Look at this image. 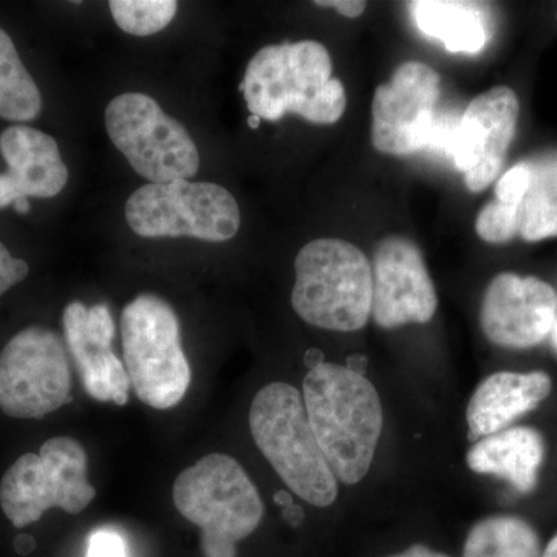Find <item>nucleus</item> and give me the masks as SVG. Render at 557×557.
<instances>
[{"instance_id":"f257e3e1","label":"nucleus","mask_w":557,"mask_h":557,"mask_svg":"<svg viewBox=\"0 0 557 557\" xmlns=\"http://www.w3.org/2000/svg\"><path fill=\"white\" fill-rule=\"evenodd\" d=\"M302 398L336 480L346 485L361 482L383 432V406L375 386L357 370L319 362L304 380Z\"/></svg>"},{"instance_id":"f03ea898","label":"nucleus","mask_w":557,"mask_h":557,"mask_svg":"<svg viewBox=\"0 0 557 557\" xmlns=\"http://www.w3.org/2000/svg\"><path fill=\"white\" fill-rule=\"evenodd\" d=\"M332 72V58L317 40L267 46L248 62L240 90L260 120L296 113L313 124H335L346 112L347 98Z\"/></svg>"},{"instance_id":"7ed1b4c3","label":"nucleus","mask_w":557,"mask_h":557,"mask_svg":"<svg viewBox=\"0 0 557 557\" xmlns=\"http://www.w3.org/2000/svg\"><path fill=\"white\" fill-rule=\"evenodd\" d=\"M249 429L260 453L307 504L325 508L338 498V480L310 426L302 394L287 383L260 388L249 409Z\"/></svg>"},{"instance_id":"20e7f679","label":"nucleus","mask_w":557,"mask_h":557,"mask_svg":"<svg viewBox=\"0 0 557 557\" xmlns=\"http://www.w3.org/2000/svg\"><path fill=\"white\" fill-rule=\"evenodd\" d=\"M172 500L183 518L200 528L205 557H236L237 544L263 518L258 487L226 454H209L180 472Z\"/></svg>"},{"instance_id":"39448f33","label":"nucleus","mask_w":557,"mask_h":557,"mask_svg":"<svg viewBox=\"0 0 557 557\" xmlns=\"http://www.w3.org/2000/svg\"><path fill=\"white\" fill-rule=\"evenodd\" d=\"M293 309L307 324L332 332H357L372 314V265L350 242L318 239L295 260Z\"/></svg>"},{"instance_id":"423d86ee","label":"nucleus","mask_w":557,"mask_h":557,"mask_svg":"<svg viewBox=\"0 0 557 557\" xmlns=\"http://www.w3.org/2000/svg\"><path fill=\"white\" fill-rule=\"evenodd\" d=\"M124 366L137 397L150 408H175L188 392L190 368L174 309L159 296L139 295L121 313Z\"/></svg>"},{"instance_id":"0eeeda50","label":"nucleus","mask_w":557,"mask_h":557,"mask_svg":"<svg viewBox=\"0 0 557 557\" xmlns=\"http://www.w3.org/2000/svg\"><path fill=\"white\" fill-rule=\"evenodd\" d=\"M95 496L86 449L72 437L47 440L38 454H24L0 482V508L16 528L38 522L51 508L79 515Z\"/></svg>"},{"instance_id":"6e6552de","label":"nucleus","mask_w":557,"mask_h":557,"mask_svg":"<svg viewBox=\"0 0 557 557\" xmlns=\"http://www.w3.org/2000/svg\"><path fill=\"white\" fill-rule=\"evenodd\" d=\"M124 212L131 230L148 239L194 237L219 244L240 228L233 194L211 182L149 183L132 194Z\"/></svg>"},{"instance_id":"1a4fd4ad","label":"nucleus","mask_w":557,"mask_h":557,"mask_svg":"<svg viewBox=\"0 0 557 557\" xmlns=\"http://www.w3.org/2000/svg\"><path fill=\"white\" fill-rule=\"evenodd\" d=\"M106 129L132 170L150 183L188 180L199 171V149L189 132L148 95L113 98L106 108Z\"/></svg>"},{"instance_id":"9d476101","label":"nucleus","mask_w":557,"mask_h":557,"mask_svg":"<svg viewBox=\"0 0 557 557\" xmlns=\"http://www.w3.org/2000/svg\"><path fill=\"white\" fill-rule=\"evenodd\" d=\"M72 401L67 346L54 330L30 325L0 351V410L40 420Z\"/></svg>"},{"instance_id":"9b49d317","label":"nucleus","mask_w":557,"mask_h":557,"mask_svg":"<svg viewBox=\"0 0 557 557\" xmlns=\"http://www.w3.org/2000/svg\"><path fill=\"white\" fill-rule=\"evenodd\" d=\"M440 76L423 62L399 65L372 102V143L380 152L405 157L426 149L434 131Z\"/></svg>"},{"instance_id":"f8f14e48","label":"nucleus","mask_w":557,"mask_h":557,"mask_svg":"<svg viewBox=\"0 0 557 557\" xmlns=\"http://www.w3.org/2000/svg\"><path fill=\"white\" fill-rule=\"evenodd\" d=\"M520 102L507 86L493 87L469 102L458 120L453 156L471 193H482L504 166L518 131Z\"/></svg>"},{"instance_id":"ddd939ff","label":"nucleus","mask_w":557,"mask_h":557,"mask_svg":"<svg viewBox=\"0 0 557 557\" xmlns=\"http://www.w3.org/2000/svg\"><path fill=\"white\" fill-rule=\"evenodd\" d=\"M372 317L381 329L426 324L437 311L434 282L412 240L391 236L373 255Z\"/></svg>"},{"instance_id":"4468645a","label":"nucleus","mask_w":557,"mask_h":557,"mask_svg":"<svg viewBox=\"0 0 557 557\" xmlns=\"http://www.w3.org/2000/svg\"><path fill=\"white\" fill-rule=\"evenodd\" d=\"M557 319V292L536 276L502 273L491 281L480 307V325L491 343L531 348L544 343Z\"/></svg>"},{"instance_id":"2eb2a0df","label":"nucleus","mask_w":557,"mask_h":557,"mask_svg":"<svg viewBox=\"0 0 557 557\" xmlns=\"http://www.w3.org/2000/svg\"><path fill=\"white\" fill-rule=\"evenodd\" d=\"M62 327L65 346L87 394L98 401L126 406L131 380L126 366L112 350L115 324L108 306L86 307L73 300L62 313Z\"/></svg>"},{"instance_id":"dca6fc26","label":"nucleus","mask_w":557,"mask_h":557,"mask_svg":"<svg viewBox=\"0 0 557 557\" xmlns=\"http://www.w3.org/2000/svg\"><path fill=\"white\" fill-rule=\"evenodd\" d=\"M0 153L9 171L0 174V209L22 197L51 199L69 182L57 139L35 127L11 126L0 135Z\"/></svg>"},{"instance_id":"f3484780","label":"nucleus","mask_w":557,"mask_h":557,"mask_svg":"<svg viewBox=\"0 0 557 557\" xmlns=\"http://www.w3.org/2000/svg\"><path fill=\"white\" fill-rule=\"evenodd\" d=\"M553 383L545 372H497L475 388L467 410L471 442L507 429L531 412L552 394Z\"/></svg>"},{"instance_id":"a211bd4d","label":"nucleus","mask_w":557,"mask_h":557,"mask_svg":"<svg viewBox=\"0 0 557 557\" xmlns=\"http://www.w3.org/2000/svg\"><path fill=\"white\" fill-rule=\"evenodd\" d=\"M545 458V443L534 428H507L479 440L468 453V467L478 474L507 480L519 493L537 485Z\"/></svg>"},{"instance_id":"6ab92c4d","label":"nucleus","mask_w":557,"mask_h":557,"mask_svg":"<svg viewBox=\"0 0 557 557\" xmlns=\"http://www.w3.org/2000/svg\"><path fill=\"white\" fill-rule=\"evenodd\" d=\"M409 9L421 33L442 40L450 53L475 54L486 46L485 17L475 3L423 0Z\"/></svg>"},{"instance_id":"aec40b11","label":"nucleus","mask_w":557,"mask_h":557,"mask_svg":"<svg viewBox=\"0 0 557 557\" xmlns=\"http://www.w3.org/2000/svg\"><path fill=\"white\" fill-rule=\"evenodd\" d=\"M528 161L531 182L518 207L519 236L534 244L557 237V153Z\"/></svg>"},{"instance_id":"412c9836","label":"nucleus","mask_w":557,"mask_h":557,"mask_svg":"<svg viewBox=\"0 0 557 557\" xmlns=\"http://www.w3.org/2000/svg\"><path fill=\"white\" fill-rule=\"evenodd\" d=\"M463 557H542L541 539L518 516H491L469 531Z\"/></svg>"},{"instance_id":"4be33fe9","label":"nucleus","mask_w":557,"mask_h":557,"mask_svg":"<svg viewBox=\"0 0 557 557\" xmlns=\"http://www.w3.org/2000/svg\"><path fill=\"white\" fill-rule=\"evenodd\" d=\"M42 95L22 64L9 33L0 28V119L27 123L38 119Z\"/></svg>"},{"instance_id":"5701e85b","label":"nucleus","mask_w":557,"mask_h":557,"mask_svg":"<svg viewBox=\"0 0 557 557\" xmlns=\"http://www.w3.org/2000/svg\"><path fill=\"white\" fill-rule=\"evenodd\" d=\"M109 9L121 30L143 38L164 30L177 14L178 3L175 0H112Z\"/></svg>"},{"instance_id":"b1692460","label":"nucleus","mask_w":557,"mask_h":557,"mask_svg":"<svg viewBox=\"0 0 557 557\" xmlns=\"http://www.w3.org/2000/svg\"><path fill=\"white\" fill-rule=\"evenodd\" d=\"M475 231L487 244H507L519 234L518 207L491 201L479 212Z\"/></svg>"},{"instance_id":"393cba45","label":"nucleus","mask_w":557,"mask_h":557,"mask_svg":"<svg viewBox=\"0 0 557 557\" xmlns=\"http://www.w3.org/2000/svg\"><path fill=\"white\" fill-rule=\"evenodd\" d=\"M531 182L530 161H520L515 166L509 168L496 185V200L509 207H519Z\"/></svg>"},{"instance_id":"a878e982","label":"nucleus","mask_w":557,"mask_h":557,"mask_svg":"<svg viewBox=\"0 0 557 557\" xmlns=\"http://www.w3.org/2000/svg\"><path fill=\"white\" fill-rule=\"evenodd\" d=\"M28 273H30L28 263L13 258L9 248L0 242V298L14 285L21 284Z\"/></svg>"},{"instance_id":"bb28decb","label":"nucleus","mask_w":557,"mask_h":557,"mask_svg":"<svg viewBox=\"0 0 557 557\" xmlns=\"http://www.w3.org/2000/svg\"><path fill=\"white\" fill-rule=\"evenodd\" d=\"M86 557H127L126 544L115 531H95L89 539Z\"/></svg>"},{"instance_id":"cd10ccee","label":"nucleus","mask_w":557,"mask_h":557,"mask_svg":"<svg viewBox=\"0 0 557 557\" xmlns=\"http://www.w3.org/2000/svg\"><path fill=\"white\" fill-rule=\"evenodd\" d=\"M319 7H330V9H335L338 13L343 14V16L350 17V20H355V17L361 16L364 13L366 7L368 3L358 2V0H332V2H314Z\"/></svg>"},{"instance_id":"c85d7f7f","label":"nucleus","mask_w":557,"mask_h":557,"mask_svg":"<svg viewBox=\"0 0 557 557\" xmlns=\"http://www.w3.org/2000/svg\"><path fill=\"white\" fill-rule=\"evenodd\" d=\"M387 557H449L448 555H443V553L435 552V549H431L426 547V545L416 544L405 552L399 553V555H392Z\"/></svg>"},{"instance_id":"c756f323","label":"nucleus","mask_w":557,"mask_h":557,"mask_svg":"<svg viewBox=\"0 0 557 557\" xmlns=\"http://www.w3.org/2000/svg\"><path fill=\"white\" fill-rule=\"evenodd\" d=\"M284 518L289 525L299 527L304 522V511L298 505L293 504L292 507L284 508Z\"/></svg>"},{"instance_id":"7c9ffc66","label":"nucleus","mask_w":557,"mask_h":557,"mask_svg":"<svg viewBox=\"0 0 557 557\" xmlns=\"http://www.w3.org/2000/svg\"><path fill=\"white\" fill-rule=\"evenodd\" d=\"M14 211L17 212V214H28L32 209L30 201H28L27 197H22V199H17L13 203Z\"/></svg>"},{"instance_id":"2f4dec72","label":"nucleus","mask_w":557,"mask_h":557,"mask_svg":"<svg viewBox=\"0 0 557 557\" xmlns=\"http://www.w3.org/2000/svg\"><path fill=\"white\" fill-rule=\"evenodd\" d=\"M274 498H276V504L281 505L282 508H288L293 505V498L289 496L287 491H281V493H277Z\"/></svg>"},{"instance_id":"473e14b6","label":"nucleus","mask_w":557,"mask_h":557,"mask_svg":"<svg viewBox=\"0 0 557 557\" xmlns=\"http://www.w3.org/2000/svg\"><path fill=\"white\" fill-rule=\"evenodd\" d=\"M542 557H557V533L548 542L547 547L542 552Z\"/></svg>"},{"instance_id":"72a5a7b5","label":"nucleus","mask_w":557,"mask_h":557,"mask_svg":"<svg viewBox=\"0 0 557 557\" xmlns=\"http://www.w3.org/2000/svg\"><path fill=\"white\" fill-rule=\"evenodd\" d=\"M248 126L251 127V129H258V127L260 126L259 116H255V115L249 116Z\"/></svg>"},{"instance_id":"f704fd0d","label":"nucleus","mask_w":557,"mask_h":557,"mask_svg":"<svg viewBox=\"0 0 557 557\" xmlns=\"http://www.w3.org/2000/svg\"><path fill=\"white\" fill-rule=\"evenodd\" d=\"M552 333H553V339H555V344L557 347V319H556L555 327H553V330H552Z\"/></svg>"}]
</instances>
